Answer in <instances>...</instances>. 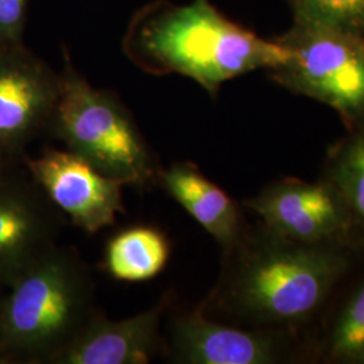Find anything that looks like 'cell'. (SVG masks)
<instances>
[{"label":"cell","mask_w":364,"mask_h":364,"mask_svg":"<svg viewBox=\"0 0 364 364\" xmlns=\"http://www.w3.org/2000/svg\"><path fill=\"white\" fill-rule=\"evenodd\" d=\"M131 61L151 75H181L216 95L230 80L287 64L278 39L260 38L224 16L209 0H158L134 14L123 38Z\"/></svg>","instance_id":"6da1fadb"},{"label":"cell","mask_w":364,"mask_h":364,"mask_svg":"<svg viewBox=\"0 0 364 364\" xmlns=\"http://www.w3.org/2000/svg\"><path fill=\"white\" fill-rule=\"evenodd\" d=\"M100 309L91 267L55 245L0 297V364H55Z\"/></svg>","instance_id":"7a4b0ae2"},{"label":"cell","mask_w":364,"mask_h":364,"mask_svg":"<svg viewBox=\"0 0 364 364\" xmlns=\"http://www.w3.org/2000/svg\"><path fill=\"white\" fill-rule=\"evenodd\" d=\"M218 299L231 312L254 321H296L312 314L343 273L346 260L332 251L294 243L242 237ZM228 251V250H227Z\"/></svg>","instance_id":"3957f363"},{"label":"cell","mask_w":364,"mask_h":364,"mask_svg":"<svg viewBox=\"0 0 364 364\" xmlns=\"http://www.w3.org/2000/svg\"><path fill=\"white\" fill-rule=\"evenodd\" d=\"M60 76L46 135L124 186L146 189L156 183L162 166L117 95L93 87L66 50Z\"/></svg>","instance_id":"277c9868"},{"label":"cell","mask_w":364,"mask_h":364,"mask_svg":"<svg viewBox=\"0 0 364 364\" xmlns=\"http://www.w3.org/2000/svg\"><path fill=\"white\" fill-rule=\"evenodd\" d=\"M290 53L269 70L289 91L333 108L350 127L364 124V36L293 23L277 38Z\"/></svg>","instance_id":"5b68a950"},{"label":"cell","mask_w":364,"mask_h":364,"mask_svg":"<svg viewBox=\"0 0 364 364\" xmlns=\"http://www.w3.org/2000/svg\"><path fill=\"white\" fill-rule=\"evenodd\" d=\"M61 76L23 42H0V164L22 161L46 134Z\"/></svg>","instance_id":"8992f818"},{"label":"cell","mask_w":364,"mask_h":364,"mask_svg":"<svg viewBox=\"0 0 364 364\" xmlns=\"http://www.w3.org/2000/svg\"><path fill=\"white\" fill-rule=\"evenodd\" d=\"M65 216L22 161L0 164V289L58 245Z\"/></svg>","instance_id":"52a82bcc"},{"label":"cell","mask_w":364,"mask_h":364,"mask_svg":"<svg viewBox=\"0 0 364 364\" xmlns=\"http://www.w3.org/2000/svg\"><path fill=\"white\" fill-rule=\"evenodd\" d=\"M22 162L53 205L85 234H97L126 212L124 185L66 149L48 146Z\"/></svg>","instance_id":"ba28073f"},{"label":"cell","mask_w":364,"mask_h":364,"mask_svg":"<svg viewBox=\"0 0 364 364\" xmlns=\"http://www.w3.org/2000/svg\"><path fill=\"white\" fill-rule=\"evenodd\" d=\"M274 237L314 245L347 230L351 213L329 181L284 180L246 203Z\"/></svg>","instance_id":"9c48e42d"},{"label":"cell","mask_w":364,"mask_h":364,"mask_svg":"<svg viewBox=\"0 0 364 364\" xmlns=\"http://www.w3.org/2000/svg\"><path fill=\"white\" fill-rule=\"evenodd\" d=\"M173 294L164 293L153 306L123 320L102 311L82 329L55 364H149L166 353L164 324Z\"/></svg>","instance_id":"30bf717a"},{"label":"cell","mask_w":364,"mask_h":364,"mask_svg":"<svg viewBox=\"0 0 364 364\" xmlns=\"http://www.w3.org/2000/svg\"><path fill=\"white\" fill-rule=\"evenodd\" d=\"M165 359L182 364H270L277 360L273 338L262 332L225 326L201 308L166 317Z\"/></svg>","instance_id":"8fae6325"},{"label":"cell","mask_w":364,"mask_h":364,"mask_svg":"<svg viewBox=\"0 0 364 364\" xmlns=\"http://www.w3.org/2000/svg\"><path fill=\"white\" fill-rule=\"evenodd\" d=\"M156 183L225 250L242 237L240 213L234 200L192 162L161 168Z\"/></svg>","instance_id":"7c38bea8"},{"label":"cell","mask_w":364,"mask_h":364,"mask_svg":"<svg viewBox=\"0 0 364 364\" xmlns=\"http://www.w3.org/2000/svg\"><path fill=\"white\" fill-rule=\"evenodd\" d=\"M166 234L151 225H132L112 235L105 246L103 266L122 282H146L161 273L170 259Z\"/></svg>","instance_id":"4fadbf2b"},{"label":"cell","mask_w":364,"mask_h":364,"mask_svg":"<svg viewBox=\"0 0 364 364\" xmlns=\"http://www.w3.org/2000/svg\"><path fill=\"white\" fill-rule=\"evenodd\" d=\"M328 181L343 197L352 219L364 227V124L338 146Z\"/></svg>","instance_id":"5bb4252c"},{"label":"cell","mask_w":364,"mask_h":364,"mask_svg":"<svg viewBox=\"0 0 364 364\" xmlns=\"http://www.w3.org/2000/svg\"><path fill=\"white\" fill-rule=\"evenodd\" d=\"M296 25L364 36V0H287Z\"/></svg>","instance_id":"9a60e30c"},{"label":"cell","mask_w":364,"mask_h":364,"mask_svg":"<svg viewBox=\"0 0 364 364\" xmlns=\"http://www.w3.org/2000/svg\"><path fill=\"white\" fill-rule=\"evenodd\" d=\"M331 355L340 360L364 359V284L338 317L331 338Z\"/></svg>","instance_id":"2e32d148"},{"label":"cell","mask_w":364,"mask_h":364,"mask_svg":"<svg viewBox=\"0 0 364 364\" xmlns=\"http://www.w3.org/2000/svg\"><path fill=\"white\" fill-rule=\"evenodd\" d=\"M30 0H0V42H22Z\"/></svg>","instance_id":"e0dca14e"},{"label":"cell","mask_w":364,"mask_h":364,"mask_svg":"<svg viewBox=\"0 0 364 364\" xmlns=\"http://www.w3.org/2000/svg\"><path fill=\"white\" fill-rule=\"evenodd\" d=\"M1 293H3V290H1V289H0V297H1Z\"/></svg>","instance_id":"ac0fdd59"}]
</instances>
